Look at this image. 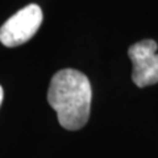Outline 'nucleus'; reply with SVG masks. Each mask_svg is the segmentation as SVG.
<instances>
[{"label": "nucleus", "mask_w": 158, "mask_h": 158, "mask_svg": "<svg viewBox=\"0 0 158 158\" xmlns=\"http://www.w3.org/2000/svg\"><path fill=\"white\" fill-rule=\"evenodd\" d=\"M133 71L132 79L137 87H146L158 83V54L154 40H142L128 49Z\"/></svg>", "instance_id": "7ed1b4c3"}, {"label": "nucleus", "mask_w": 158, "mask_h": 158, "mask_svg": "<svg viewBox=\"0 0 158 158\" xmlns=\"http://www.w3.org/2000/svg\"><path fill=\"white\" fill-rule=\"evenodd\" d=\"M42 24V11L37 4H29L9 17L0 28V42L15 48L29 41Z\"/></svg>", "instance_id": "f03ea898"}, {"label": "nucleus", "mask_w": 158, "mask_h": 158, "mask_svg": "<svg viewBox=\"0 0 158 158\" xmlns=\"http://www.w3.org/2000/svg\"><path fill=\"white\" fill-rule=\"evenodd\" d=\"M3 95H4V92H3V87L0 86V106H2V102H3Z\"/></svg>", "instance_id": "20e7f679"}, {"label": "nucleus", "mask_w": 158, "mask_h": 158, "mask_svg": "<svg viewBox=\"0 0 158 158\" xmlns=\"http://www.w3.org/2000/svg\"><path fill=\"white\" fill-rule=\"evenodd\" d=\"M92 88L88 78L74 69L56 73L48 90V102L57 112L58 121L67 131L83 128L90 117Z\"/></svg>", "instance_id": "f257e3e1"}]
</instances>
